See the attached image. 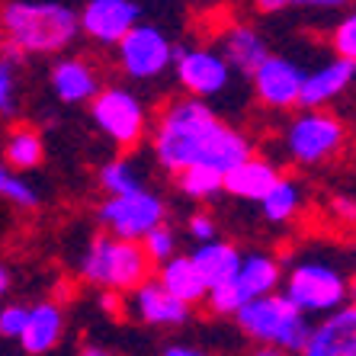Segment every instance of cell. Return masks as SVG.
Wrapping results in <instances>:
<instances>
[{"instance_id": "obj_1", "label": "cell", "mask_w": 356, "mask_h": 356, "mask_svg": "<svg viewBox=\"0 0 356 356\" xmlns=\"http://www.w3.org/2000/svg\"><path fill=\"white\" fill-rule=\"evenodd\" d=\"M151 151L161 170L177 177L190 164H212L232 170L234 164L254 154V141L241 129L222 122L202 97L183 93L170 99L154 119Z\"/></svg>"}, {"instance_id": "obj_2", "label": "cell", "mask_w": 356, "mask_h": 356, "mask_svg": "<svg viewBox=\"0 0 356 356\" xmlns=\"http://www.w3.org/2000/svg\"><path fill=\"white\" fill-rule=\"evenodd\" d=\"M0 35L26 55H61L81 35V10L65 0H7Z\"/></svg>"}, {"instance_id": "obj_3", "label": "cell", "mask_w": 356, "mask_h": 356, "mask_svg": "<svg viewBox=\"0 0 356 356\" xmlns=\"http://www.w3.org/2000/svg\"><path fill=\"white\" fill-rule=\"evenodd\" d=\"M232 321L254 347L266 353H305V343L315 327L312 315H305L282 289L244 302Z\"/></svg>"}, {"instance_id": "obj_4", "label": "cell", "mask_w": 356, "mask_h": 356, "mask_svg": "<svg viewBox=\"0 0 356 356\" xmlns=\"http://www.w3.org/2000/svg\"><path fill=\"white\" fill-rule=\"evenodd\" d=\"M154 266L158 264L148 257V250H145L141 241H129L106 232V234H97L87 244L77 270H81L83 282L129 296L145 280L154 276Z\"/></svg>"}, {"instance_id": "obj_5", "label": "cell", "mask_w": 356, "mask_h": 356, "mask_svg": "<svg viewBox=\"0 0 356 356\" xmlns=\"http://www.w3.org/2000/svg\"><path fill=\"white\" fill-rule=\"evenodd\" d=\"M282 292L305 315L321 318L353 298V280L331 257L302 254V257L292 260L286 276H282Z\"/></svg>"}, {"instance_id": "obj_6", "label": "cell", "mask_w": 356, "mask_h": 356, "mask_svg": "<svg viewBox=\"0 0 356 356\" xmlns=\"http://www.w3.org/2000/svg\"><path fill=\"white\" fill-rule=\"evenodd\" d=\"M347 145V125L324 106H298L282 129V151L296 167H321Z\"/></svg>"}, {"instance_id": "obj_7", "label": "cell", "mask_w": 356, "mask_h": 356, "mask_svg": "<svg viewBox=\"0 0 356 356\" xmlns=\"http://www.w3.org/2000/svg\"><path fill=\"white\" fill-rule=\"evenodd\" d=\"M90 119L116 148H138L148 135V109L129 87H103L90 99Z\"/></svg>"}, {"instance_id": "obj_8", "label": "cell", "mask_w": 356, "mask_h": 356, "mask_svg": "<svg viewBox=\"0 0 356 356\" xmlns=\"http://www.w3.org/2000/svg\"><path fill=\"white\" fill-rule=\"evenodd\" d=\"M97 218L106 232L119 234V238L145 241L158 225L167 222V206L158 193L138 186V190H132V193L106 196L97 209Z\"/></svg>"}, {"instance_id": "obj_9", "label": "cell", "mask_w": 356, "mask_h": 356, "mask_svg": "<svg viewBox=\"0 0 356 356\" xmlns=\"http://www.w3.org/2000/svg\"><path fill=\"white\" fill-rule=\"evenodd\" d=\"M174 51L177 45L158 26L138 23L116 45V65L132 81H158L174 67Z\"/></svg>"}, {"instance_id": "obj_10", "label": "cell", "mask_w": 356, "mask_h": 356, "mask_svg": "<svg viewBox=\"0 0 356 356\" xmlns=\"http://www.w3.org/2000/svg\"><path fill=\"white\" fill-rule=\"evenodd\" d=\"M174 77L183 93L209 99V97H218V93H225L232 87L234 67H232V61L222 55V49H209V45L186 49V45H177Z\"/></svg>"}, {"instance_id": "obj_11", "label": "cell", "mask_w": 356, "mask_h": 356, "mask_svg": "<svg viewBox=\"0 0 356 356\" xmlns=\"http://www.w3.org/2000/svg\"><path fill=\"white\" fill-rule=\"evenodd\" d=\"M308 71L296 65L286 55H270L264 65L254 71V97L273 113H292L302 106V87H305Z\"/></svg>"}, {"instance_id": "obj_12", "label": "cell", "mask_w": 356, "mask_h": 356, "mask_svg": "<svg viewBox=\"0 0 356 356\" xmlns=\"http://www.w3.org/2000/svg\"><path fill=\"white\" fill-rule=\"evenodd\" d=\"M138 23L141 7L135 0H83L81 7V35L109 49H116Z\"/></svg>"}, {"instance_id": "obj_13", "label": "cell", "mask_w": 356, "mask_h": 356, "mask_svg": "<svg viewBox=\"0 0 356 356\" xmlns=\"http://www.w3.org/2000/svg\"><path fill=\"white\" fill-rule=\"evenodd\" d=\"M190 308L183 298H177L174 292L167 289L158 276L145 280L135 292H129V318L148 327H183L190 321Z\"/></svg>"}, {"instance_id": "obj_14", "label": "cell", "mask_w": 356, "mask_h": 356, "mask_svg": "<svg viewBox=\"0 0 356 356\" xmlns=\"http://www.w3.org/2000/svg\"><path fill=\"white\" fill-rule=\"evenodd\" d=\"M305 356H356V298L318 318Z\"/></svg>"}, {"instance_id": "obj_15", "label": "cell", "mask_w": 356, "mask_h": 356, "mask_svg": "<svg viewBox=\"0 0 356 356\" xmlns=\"http://www.w3.org/2000/svg\"><path fill=\"white\" fill-rule=\"evenodd\" d=\"M51 93L58 97V103L65 106H90V99L103 90V81H99V71L83 58H61L55 61L49 74Z\"/></svg>"}, {"instance_id": "obj_16", "label": "cell", "mask_w": 356, "mask_h": 356, "mask_svg": "<svg viewBox=\"0 0 356 356\" xmlns=\"http://www.w3.org/2000/svg\"><path fill=\"white\" fill-rule=\"evenodd\" d=\"M218 49H222L225 58L232 61L234 74H241V77H254V71L273 55L270 45L264 42V35L248 23L225 26L222 35H218Z\"/></svg>"}, {"instance_id": "obj_17", "label": "cell", "mask_w": 356, "mask_h": 356, "mask_svg": "<svg viewBox=\"0 0 356 356\" xmlns=\"http://www.w3.org/2000/svg\"><path fill=\"white\" fill-rule=\"evenodd\" d=\"M353 83H356V61L337 55L327 65L308 71L305 87H302V106H327V103L343 97Z\"/></svg>"}, {"instance_id": "obj_18", "label": "cell", "mask_w": 356, "mask_h": 356, "mask_svg": "<svg viewBox=\"0 0 356 356\" xmlns=\"http://www.w3.org/2000/svg\"><path fill=\"white\" fill-rule=\"evenodd\" d=\"M280 177H282V170L276 167V161L250 154V158H244L241 164H234L232 170H225V193L234 199L260 202V199L276 186Z\"/></svg>"}, {"instance_id": "obj_19", "label": "cell", "mask_w": 356, "mask_h": 356, "mask_svg": "<svg viewBox=\"0 0 356 356\" xmlns=\"http://www.w3.org/2000/svg\"><path fill=\"white\" fill-rule=\"evenodd\" d=\"M282 276H286V266L276 254H264V250H254V254H244L241 260V270L234 276V289L241 292L244 302L257 296H266V292L282 289Z\"/></svg>"}, {"instance_id": "obj_20", "label": "cell", "mask_w": 356, "mask_h": 356, "mask_svg": "<svg viewBox=\"0 0 356 356\" xmlns=\"http://www.w3.org/2000/svg\"><path fill=\"white\" fill-rule=\"evenodd\" d=\"M61 334H65V312H61V305H55V302L29 305V321H26V331L19 337V350L29 356L51 353L61 343Z\"/></svg>"}, {"instance_id": "obj_21", "label": "cell", "mask_w": 356, "mask_h": 356, "mask_svg": "<svg viewBox=\"0 0 356 356\" xmlns=\"http://www.w3.org/2000/svg\"><path fill=\"white\" fill-rule=\"evenodd\" d=\"M158 280L164 282L177 298H183L186 305H206L209 282H206V276L199 273L196 260H193L190 254H177V257L158 264Z\"/></svg>"}, {"instance_id": "obj_22", "label": "cell", "mask_w": 356, "mask_h": 356, "mask_svg": "<svg viewBox=\"0 0 356 356\" xmlns=\"http://www.w3.org/2000/svg\"><path fill=\"white\" fill-rule=\"evenodd\" d=\"M190 257L196 260L199 273L206 276L209 289H212V286H222V282H228V280H234V276H238L244 254L234 248L232 241L212 238V241H199L196 248H193Z\"/></svg>"}, {"instance_id": "obj_23", "label": "cell", "mask_w": 356, "mask_h": 356, "mask_svg": "<svg viewBox=\"0 0 356 356\" xmlns=\"http://www.w3.org/2000/svg\"><path fill=\"white\" fill-rule=\"evenodd\" d=\"M45 158V141H42V132L33 129V125H13L3 141V161H7L13 170L26 174V170H35Z\"/></svg>"}, {"instance_id": "obj_24", "label": "cell", "mask_w": 356, "mask_h": 356, "mask_svg": "<svg viewBox=\"0 0 356 356\" xmlns=\"http://www.w3.org/2000/svg\"><path fill=\"white\" fill-rule=\"evenodd\" d=\"M302 206H305V193L292 177H280L276 186L260 199V212L270 225H289L302 216Z\"/></svg>"}, {"instance_id": "obj_25", "label": "cell", "mask_w": 356, "mask_h": 356, "mask_svg": "<svg viewBox=\"0 0 356 356\" xmlns=\"http://www.w3.org/2000/svg\"><path fill=\"white\" fill-rule=\"evenodd\" d=\"M177 190L193 202H209L225 193V170L212 164H190L177 174Z\"/></svg>"}, {"instance_id": "obj_26", "label": "cell", "mask_w": 356, "mask_h": 356, "mask_svg": "<svg viewBox=\"0 0 356 356\" xmlns=\"http://www.w3.org/2000/svg\"><path fill=\"white\" fill-rule=\"evenodd\" d=\"M23 55L17 45L3 42L0 49V119H17L19 116V67Z\"/></svg>"}, {"instance_id": "obj_27", "label": "cell", "mask_w": 356, "mask_h": 356, "mask_svg": "<svg viewBox=\"0 0 356 356\" xmlns=\"http://www.w3.org/2000/svg\"><path fill=\"white\" fill-rule=\"evenodd\" d=\"M99 186L109 193V196H116V193H132L141 186V177L135 170L132 161H109V164L99 167Z\"/></svg>"}, {"instance_id": "obj_28", "label": "cell", "mask_w": 356, "mask_h": 356, "mask_svg": "<svg viewBox=\"0 0 356 356\" xmlns=\"http://www.w3.org/2000/svg\"><path fill=\"white\" fill-rule=\"evenodd\" d=\"M141 244H145V250H148V257L154 260V264H164V260L177 257V232L174 228H167V222L158 225V228L141 241Z\"/></svg>"}, {"instance_id": "obj_29", "label": "cell", "mask_w": 356, "mask_h": 356, "mask_svg": "<svg viewBox=\"0 0 356 356\" xmlns=\"http://www.w3.org/2000/svg\"><path fill=\"white\" fill-rule=\"evenodd\" d=\"M331 49L334 55H343V58L356 61V10H350L347 17L331 29Z\"/></svg>"}, {"instance_id": "obj_30", "label": "cell", "mask_w": 356, "mask_h": 356, "mask_svg": "<svg viewBox=\"0 0 356 356\" xmlns=\"http://www.w3.org/2000/svg\"><path fill=\"white\" fill-rule=\"evenodd\" d=\"M26 321H29V305H3L0 308V337L3 340H19L26 331Z\"/></svg>"}, {"instance_id": "obj_31", "label": "cell", "mask_w": 356, "mask_h": 356, "mask_svg": "<svg viewBox=\"0 0 356 356\" xmlns=\"http://www.w3.org/2000/svg\"><path fill=\"white\" fill-rule=\"evenodd\" d=\"M327 216L340 225V228H356V199L353 196H334L327 202Z\"/></svg>"}, {"instance_id": "obj_32", "label": "cell", "mask_w": 356, "mask_h": 356, "mask_svg": "<svg viewBox=\"0 0 356 356\" xmlns=\"http://www.w3.org/2000/svg\"><path fill=\"white\" fill-rule=\"evenodd\" d=\"M186 232H190V238H196V244L199 241H212L218 238V222L209 212H193L190 222H186Z\"/></svg>"}, {"instance_id": "obj_33", "label": "cell", "mask_w": 356, "mask_h": 356, "mask_svg": "<svg viewBox=\"0 0 356 356\" xmlns=\"http://www.w3.org/2000/svg\"><path fill=\"white\" fill-rule=\"evenodd\" d=\"M350 0H286V10L292 7H318V10H340L347 7Z\"/></svg>"}, {"instance_id": "obj_34", "label": "cell", "mask_w": 356, "mask_h": 356, "mask_svg": "<svg viewBox=\"0 0 356 356\" xmlns=\"http://www.w3.org/2000/svg\"><path fill=\"white\" fill-rule=\"evenodd\" d=\"M164 356H199V347H190V343H167Z\"/></svg>"}, {"instance_id": "obj_35", "label": "cell", "mask_w": 356, "mask_h": 356, "mask_svg": "<svg viewBox=\"0 0 356 356\" xmlns=\"http://www.w3.org/2000/svg\"><path fill=\"white\" fill-rule=\"evenodd\" d=\"M250 3L260 13H280V10H286V0H250Z\"/></svg>"}, {"instance_id": "obj_36", "label": "cell", "mask_w": 356, "mask_h": 356, "mask_svg": "<svg viewBox=\"0 0 356 356\" xmlns=\"http://www.w3.org/2000/svg\"><path fill=\"white\" fill-rule=\"evenodd\" d=\"M13 174H17V170L0 158V196H7V186H10V180H13Z\"/></svg>"}, {"instance_id": "obj_37", "label": "cell", "mask_w": 356, "mask_h": 356, "mask_svg": "<svg viewBox=\"0 0 356 356\" xmlns=\"http://www.w3.org/2000/svg\"><path fill=\"white\" fill-rule=\"evenodd\" d=\"M10 292V270L3 264H0V298Z\"/></svg>"}, {"instance_id": "obj_38", "label": "cell", "mask_w": 356, "mask_h": 356, "mask_svg": "<svg viewBox=\"0 0 356 356\" xmlns=\"http://www.w3.org/2000/svg\"><path fill=\"white\" fill-rule=\"evenodd\" d=\"M353 298H356V276H353Z\"/></svg>"}]
</instances>
